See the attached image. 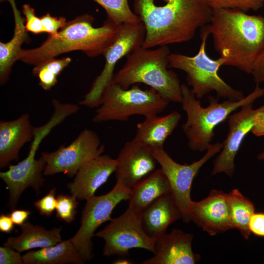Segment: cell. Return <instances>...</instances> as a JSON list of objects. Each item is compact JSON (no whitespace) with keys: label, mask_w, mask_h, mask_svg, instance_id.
<instances>
[{"label":"cell","mask_w":264,"mask_h":264,"mask_svg":"<svg viewBox=\"0 0 264 264\" xmlns=\"http://www.w3.org/2000/svg\"><path fill=\"white\" fill-rule=\"evenodd\" d=\"M170 54L167 45L156 49L138 47L126 56L124 65L114 75L112 81L125 89L143 83L170 102L181 103L179 79L174 71L168 69Z\"/></svg>","instance_id":"obj_4"},{"label":"cell","mask_w":264,"mask_h":264,"mask_svg":"<svg viewBox=\"0 0 264 264\" xmlns=\"http://www.w3.org/2000/svg\"><path fill=\"white\" fill-rule=\"evenodd\" d=\"M190 219L210 236L233 229L227 194L213 190L206 198L199 201H193Z\"/></svg>","instance_id":"obj_15"},{"label":"cell","mask_w":264,"mask_h":264,"mask_svg":"<svg viewBox=\"0 0 264 264\" xmlns=\"http://www.w3.org/2000/svg\"><path fill=\"white\" fill-rule=\"evenodd\" d=\"M146 29L142 21L136 23H123L110 45L103 55L105 64L100 74L96 78L89 91L79 104L89 108L98 107L103 92L112 81L114 69L117 62L136 48L142 46Z\"/></svg>","instance_id":"obj_10"},{"label":"cell","mask_w":264,"mask_h":264,"mask_svg":"<svg viewBox=\"0 0 264 264\" xmlns=\"http://www.w3.org/2000/svg\"><path fill=\"white\" fill-rule=\"evenodd\" d=\"M104 152L105 146L96 133L85 129L68 146L63 144L54 152L42 153L46 163L43 174L62 173L72 177L85 163Z\"/></svg>","instance_id":"obj_13"},{"label":"cell","mask_w":264,"mask_h":264,"mask_svg":"<svg viewBox=\"0 0 264 264\" xmlns=\"http://www.w3.org/2000/svg\"><path fill=\"white\" fill-rule=\"evenodd\" d=\"M77 199L73 195H59L57 197L56 217L67 223L73 221L77 214Z\"/></svg>","instance_id":"obj_29"},{"label":"cell","mask_w":264,"mask_h":264,"mask_svg":"<svg viewBox=\"0 0 264 264\" xmlns=\"http://www.w3.org/2000/svg\"><path fill=\"white\" fill-rule=\"evenodd\" d=\"M116 160V181L130 190L153 172L158 163L152 150L134 139L125 143Z\"/></svg>","instance_id":"obj_14"},{"label":"cell","mask_w":264,"mask_h":264,"mask_svg":"<svg viewBox=\"0 0 264 264\" xmlns=\"http://www.w3.org/2000/svg\"><path fill=\"white\" fill-rule=\"evenodd\" d=\"M44 32L47 33L49 35H55L60 29L64 28L67 23L64 17L59 18L52 16L49 13L41 17Z\"/></svg>","instance_id":"obj_32"},{"label":"cell","mask_w":264,"mask_h":264,"mask_svg":"<svg viewBox=\"0 0 264 264\" xmlns=\"http://www.w3.org/2000/svg\"><path fill=\"white\" fill-rule=\"evenodd\" d=\"M201 44L197 53L189 56L180 53H171L169 57V68L181 70L186 74L188 85L197 99L215 91L217 97L231 101H238L244 96L242 92L227 84L219 75L224 60L220 57L211 58L206 51V44L210 35L206 25L200 28Z\"/></svg>","instance_id":"obj_6"},{"label":"cell","mask_w":264,"mask_h":264,"mask_svg":"<svg viewBox=\"0 0 264 264\" xmlns=\"http://www.w3.org/2000/svg\"><path fill=\"white\" fill-rule=\"evenodd\" d=\"M116 160L101 154L85 163L78 171L72 182L67 185L70 193L77 199L88 200L115 172Z\"/></svg>","instance_id":"obj_17"},{"label":"cell","mask_w":264,"mask_h":264,"mask_svg":"<svg viewBox=\"0 0 264 264\" xmlns=\"http://www.w3.org/2000/svg\"><path fill=\"white\" fill-rule=\"evenodd\" d=\"M206 26L224 66L251 74L264 49V16L236 9H214Z\"/></svg>","instance_id":"obj_2"},{"label":"cell","mask_w":264,"mask_h":264,"mask_svg":"<svg viewBox=\"0 0 264 264\" xmlns=\"http://www.w3.org/2000/svg\"><path fill=\"white\" fill-rule=\"evenodd\" d=\"M180 118L181 115L177 111L162 116L155 115L145 117L143 122L137 124L133 139L151 149L163 147Z\"/></svg>","instance_id":"obj_21"},{"label":"cell","mask_w":264,"mask_h":264,"mask_svg":"<svg viewBox=\"0 0 264 264\" xmlns=\"http://www.w3.org/2000/svg\"><path fill=\"white\" fill-rule=\"evenodd\" d=\"M180 219L181 212L171 193L156 199L141 213L144 231L156 240L166 233L171 223Z\"/></svg>","instance_id":"obj_20"},{"label":"cell","mask_w":264,"mask_h":264,"mask_svg":"<svg viewBox=\"0 0 264 264\" xmlns=\"http://www.w3.org/2000/svg\"><path fill=\"white\" fill-rule=\"evenodd\" d=\"M31 213L29 210L13 209L9 215L15 224L22 226L26 222Z\"/></svg>","instance_id":"obj_38"},{"label":"cell","mask_w":264,"mask_h":264,"mask_svg":"<svg viewBox=\"0 0 264 264\" xmlns=\"http://www.w3.org/2000/svg\"><path fill=\"white\" fill-rule=\"evenodd\" d=\"M222 143L211 144L205 154L200 159L190 164H181L174 160L163 147L152 150L154 157L169 182L171 193L178 206L183 221L189 222L190 209L193 200L191 191L193 181L201 167L220 152Z\"/></svg>","instance_id":"obj_11"},{"label":"cell","mask_w":264,"mask_h":264,"mask_svg":"<svg viewBox=\"0 0 264 264\" xmlns=\"http://www.w3.org/2000/svg\"><path fill=\"white\" fill-rule=\"evenodd\" d=\"M227 195L233 228L238 229L241 235L247 240L251 234L249 222L254 213V205L237 189L232 190Z\"/></svg>","instance_id":"obj_26"},{"label":"cell","mask_w":264,"mask_h":264,"mask_svg":"<svg viewBox=\"0 0 264 264\" xmlns=\"http://www.w3.org/2000/svg\"><path fill=\"white\" fill-rule=\"evenodd\" d=\"M22 13L25 18V27L27 31L35 34L44 33L41 19L36 15L33 7L28 4H23Z\"/></svg>","instance_id":"obj_31"},{"label":"cell","mask_w":264,"mask_h":264,"mask_svg":"<svg viewBox=\"0 0 264 264\" xmlns=\"http://www.w3.org/2000/svg\"><path fill=\"white\" fill-rule=\"evenodd\" d=\"M15 19L14 34L11 40L7 43H0V85L9 79L11 68L18 60V55L22 49V44L29 41L24 19L18 10L15 1L10 2Z\"/></svg>","instance_id":"obj_24"},{"label":"cell","mask_w":264,"mask_h":264,"mask_svg":"<svg viewBox=\"0 0 264 264\" xmlns=\"http://www.w3.org/2000/svg\"><path fill=\"white\" fill-rule=\"evenodd\" d=\"M14 223L9 215L1 214L0 216V231L6 233H10L14 227Z\"/></svg>","instance_id":"obj_39"},{"label":"cell","mask_w":264,"mask_h":264,"mask_svg":"<svg viewBox=\"0 0 264 264\" xmlns=\"http://www.w3.org/2000/svg\"><path fill=\"white\" fill-rule=\"evenodd\" d=\"M32 73L38 77L39 85L45 90L50 89L57 83L58 76L45 68L35 66Z\"/></svg>","instance_id":"obj_33"},{"label":"cell","mask_w":264,"mask_h":264,"mask_svg":"<svg viewBox=\"0 0 264 264\" xmlns=\"http://www.w3.org/2000/svg\"><path fill=\"white\" fill-rule=\"evenodd\" d=\"M193 235L174 229L156 240L154 256L143 264H195L200 260L192 250Z\"/></svg>","instance_id":"obj_16"},{"label":"cell","mask_w":264,"mask_h":264,"mask_svg":"<svg viewBox=\"0 0 264 264\" xmlns=\"http://www.w3.org/2000/svg\"><path fill=\"white\" fill-rule=\"evenodd\" d=\"M24 264H84L86 262L70 239L55 245L29 251L22 255Z\"/></svg>","instance_id":"obj_25"},{"label":"cell","mask_w":264,"mask_h":264,"mask_svg":"<svg viewBox=\"0 0 264 264\" xmlns=\"http://www.w3.org/2000/svg\"><path fill=\"white\" fill-rule=\"evenodd\" d=\"M115 263H114L115 264H124V263H126L125 262H127L128 264L129 263H128L129 261H116L115 262Z\"/></svg>","instance_id":"obj_41"},{"label":"cell","mask_w":264,"mask_h":264,"mask_svg":"<svg viewBox=\"0 0 264 264\" xmlns=\"http://www.w3.org/2000/svg\"><path fill=\"white\" fill-rule=\"evenodd\" d=\"M251 233L259 237H264V213H254L249 220Z\"/></svg>","instance_id":"obj_36"},{"label":"cell","mask_w":264,"mask_h":264,"mask_svg":"<svg viewBox=\"0 0 264 264\" xmlns=\"http://www.w3.org/2000/svg\"><path fill=\"white\" fill-rule=\"evenodd\" d=\"M94 18L85 14L68 22L55 35H49L39 46L22 49L18 60L35 66L55 57L75 50H81L89 57L103 54L115 40L120 29L107 18L100 27L93 25Z\"/></svg>","instance_id":"obj_3"},{"label":"cell","mask_w":264,"mask_h":264,"mask_svg":"<svg viewBox=\"0 0 264 264\" xmlns=\"http://www.w3.org/2000/svg\"><path fill=\"white\" fill-rule=\"evenodd\" d=\"M34 128L26 113L14 120L0 121V168L18 160L21 149L33 139Z\"/></svg>","instance_id":"obj_19"},{"label":"cell","mask_w":264,"mask_h":264,"mask_svg":"<svg viewBox=\"0 0 264 264\" xmlns=\"http://www.w3.org/2000/svg\"><path fill=\"white\" fill-rule=\"evenodd\" d=\"M45 164L42 155L34 161L25 158L16 165L9 166L7 171L0 173V177L9 192L10 207H15L21 195L27 188L31 187L37 193L39 192L44 183L42 173Z\"/></svg>","instance_id":"obj_18"},{"label":"cell","mask_w":264,"mask_h":264,"mask_svg":"<svg viewBox=\"0 0 264 264\" xmlns=\"http://www.w3.org/2000/svg\"><path fill=\"white\" fill-rule=\"evenodd\" d=\"M106 11L108 18L117 24H136L140 22L139 17L132 11L128 0H92Z\"/></svg>","instance_id":"obj_27"},{"label":"cell","mask_w":264,"mask_h":264,"mask_svg":"<svg viewBox=\"0 0 264 264\" xmlns=\"http://www.w3.org/2000/svg\"><path fill=\"white\" fill-rule=\"evenodd\" d=\"M170 193L166 176L161 168L155 170L131 190L129 207L141 213L156 199Z\"/></svg>","instance_id":"obj_22"},{"label":"cell","mask_w":264,"mask_h":264,"mask_svg":"<svg viewBox=\"0 0 264 264\" xmlns=\"http://www.w3.org/2000/svg\"><path fill=\"white\" fill-rule=\"evenodd\" d=\"M20 252L6 246L0 247V264H23L22 256Z\"/></svg>","instance_id":"obj_34"},{"label":"cell","mask_w":264,"mask_h":264,"mask_svg":"<svg viewBox=\"0 0 264 264\" xmlns=\"http://www.w3.org/2000/svg\"><path fill=\"white\" fill-rule=\"evenodd\" d=\"M71 61V58L69 57L60 59L53 58L35 66L45 68L57 76H58L63 69L69 64Z\"/></svg>","instance_id":"obj_35"},{"label":"cell","mask_w":264,"mask_h":264,"mask_svg":"<svg viewBox=\"0 0 264 264\" xmlns=\"http://www.w3.org/2000/svg\"><path fill=\"white\" fill-rule=\"evenodd\" d=\"M257 158L259 160H264V151L260 153L257 155Z\"/></svg>","instance_id":"obj_40"},{"label":"cell","mask_w":264,"mask_h":264,"mask_svg":"<svg viewBox=\"0 0 264 264\" xmlns=\"http://www.w3.org/2000/svg\"><path fill=\"white\" fill-rule=\"evenodd\" d=\"M251 74L256 85L264 83V49L256 59Z\"/></svg>","instance_id":"obj_37"},{"label":"cell","mask_w":264,"mask_h":264,"mask_svg":"<svg viewBox=\"0 0 264 264\" xmlns=\"http://www.w3.org/2000/svg\"><path fill=\"white\" fill-rule=\"evenodd\" d=\"M130 192V189L116 181L108 193L99 196L94 195L86 200L82 213L80 227L70 239L86 262L93 257L91 239L95 236V231L102 223L111 220L114 208L121 201L128 200Z\"/></svg>","instance_id":"obj_8"},{"label":"cell","mask_w":264,"mask_h":264,"mask_svg":"<svg viewBox=\"0 0 264 264\" xmlns=\"http://www.w3.org/2000/svg\"><path fill=\"white\" fill-rule=\"evenodd\" d=\"M169 102L152 88L142 89L134 85L125 89L112 80L103 92L92 121H127L134 115L145 117L158 115L166 109Z\"/></svg>","instance_id":"obj_7"},{"label":"cell","mask_w":264,"mask_h":264,"mask_svg":"<svg viewBox=\"0 0 264 264\" xmlns=\"http://www.w3.org/2000/svg\"><path fill=\"white\" fill-rule=\"evenodd\" d=\"M212 9L224 8L247 12L256 11L264 6V0H206Z\"/></svg>","instance_id":"obj_28"},{"label":"cell","mask_w":264,"mask_h":264,"mask_svg":"<svg viewBox=\"0 0 264 264\" xmlns=\"http://www.w3.org/2000/svg\"><path fill=\"white\" fill-rule=\"evenodd\" d=\"M228 118V132L214 161L212 176L223 173L232 177L235 158L245 136L250 131L258 136L264 135V104L256 109L253 108V103L245 105Z\"/></svg>","instance_id":"obj_12"},{"label":"cell","mask_w":264,"mask_h":264,"mask_svg":"<svg viewBox=\"0 0 264 264\" xmlns=\"http://www.w3.org/2000/svg\"><path fill=\"white\" fill-rule=\"evenodd\" d=\"M56 188H53L46 195L35 202L34 206L41 215L49 217L56 210Z\"/></svg>","instance_id":"obj_30"},{"label":"cell","mask_w":264,"mask_h":264,"mask_svg":"<svg viewBox=\"0 0 264 264\" xmlns=\"http://www.w3.org/2000/svg\"><path fill=\"white\" fill-rule=\"evenodd\" d=\"M21 228V234L17 237L8 238L4 243V246L22 252L54 245L62 241L61 227L48 230L42 226L25 222Z\"/></svg>","instance_id":"obj_23"},{"label":"cell","mask_w":264,"mask_h":264,"mask_svg":"<svg viewBox=\"0 0 264 264\" xmlns=\"http://www.w3.org/2000/svg\"><path fill=\"white\" fill-rule=\"evenodd\" d=\"M133 0V12L146 29L142 46L152 48L189 41L210 21L212 9L206 0Z\"/></svg>","instance_id":"obj_1"},{"label":"cell","mask_w":264,"mask_h":264,"mask_svg":"<svg viewBox=\"0 0 264 264\" xmlns=\"http://www.w3.org/2000/svg\"><path fill=\"white\" fill-rule=\"evenodd\" d=\"M105 241L104 256H127L132 248H141L155 253L156 240L144 231L141 213L128 207L120 216L111 219L106 226L95 234Z\"/></svg>","instance_id":"obj_9"},{"label":"cell","mask_w":264,"mask_h":264,"mask_svg":"<svg viewBox=\"0 0 264 264\" xmlns=\"http://www.w3.org/2000/svg\"><path fill=\"white\" fill-rule=\"evenodd\" d=\"M181 90L182 109L187 116L182 128L188 140L189 148L200 152L206 151L211 144L217 126L224 121L238 109L253 103L264 95V88L256 85L251 93L240 100H227L219 103L217 99L209 96V105L203 107L186 85H181Z\"/></svg>","instance_id":"obj_5"}]
</instances>
